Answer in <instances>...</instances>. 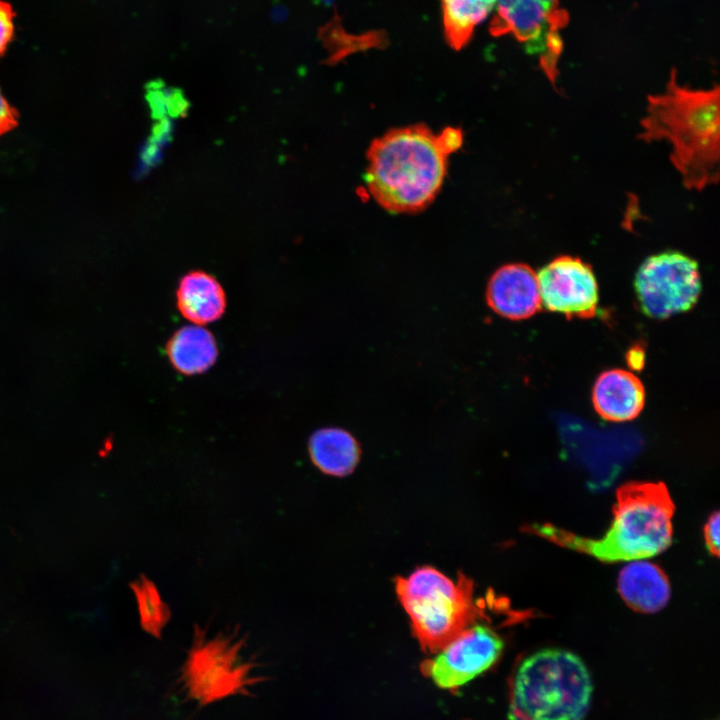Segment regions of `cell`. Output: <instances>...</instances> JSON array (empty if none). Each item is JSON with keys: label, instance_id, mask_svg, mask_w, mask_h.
I'll list each match as a JSON object with an SVG mask.
<instances>
[{"label": "cell", "instance_id": "20", "mask_svg": "<svg viewBox=\"0 0 720 720\" xmlns=\"http://www.w3.org/2000/svg\"><path fill=\"white\" fill-rule=\"evenodd\" d=\"M13 18L14 12L10 4L0 0V56L13 36Z\"/></svg>", "mask_w": 720, "mask_h": 720}, {"label": "cell", "instance_id": "7", "mask_svg": "<svg viewBox=\"0 0 720 720\" xmlns=\"http://www.w3.org/2000/svg\"><path fill=\"white\" fill-rule=\"evenodd\" d=\"M495 5L490 33L513 35L529 54L538 57L548 78L555 82L563 48L561 30L568 23L559 0H496Z\"/></svg>", "mask_w": 720, "mask_h": 720}, {"label": "cell", "instance_id": "1", "mask_svg": "<svg viewBox=\"0 0 720 720\" xmlns=\"http://www.w3.org/2000/svg\"><path fill=\"white\" fill-rule=\"evenodd\" d=\"M462 142V130L455 127L435 133L425 124H414L387 131L367 151L370 195L392 213L425 209L439 193L449 157Z\"/></svg>", "mask_w": 720, "mask_h": 720}, {"label": "cell", "instance_id": "3", "mask_svg": "<svg viewBox=\"0 0 720 720\" xmlns=\"http://www.w3.org/2000/svg\"><path fill=\"white\" fill-rule=\"evenodd\" d=\"M675 506L662 482H629L617 489L613 521L600 538H587L550 523L525 530L558 546L611 563L653 557L672 543Z\"/></svg>", "mask_w": 720, "mask_h": 720}, {"label": "cell", "instance_id": "19", "mask_svg": "<svg viewBox=\"0 0 720 720\" xmlns=\"http://www.w3.org/2000/svg\"><path fill=\"white\" fill-rule=\"evenodd\" d=\"M146 100L155 120L168 116H183L189 102L180 89L167 87L162 81H152L146 87Z\"/></svg>", "mask_w": 720, "mask_h": 720}, {"label": "cell", "instance_id": "9", "mask_svg": "<svg viewBox=\"0 0 720 720\" xmlns=\"http://www.w3.org/2000/svg\"><path fill=\"white\" fill-rule=\"evenodd\" d=\"M503 646L490 627L471 625L436 651L425 663V672L438 687L457 689L491 668Z\"/></svg>", "mask_w": 720, "mask_h": 720}, {"label": "cell", "instance_id": "23", "mask_svg": "<svg viewBox=\"0 0 720 720\" xmlns=\"http://www.w3.org/2000/svg\"><path fill=\"white\" fill-rule=\"evenodd\" d=\"M161 143L149 138L148 142L144 146V150L141 155V161L145 168L153 166L160 157Z\"/></svg>", "mask_w": 720, "mask_h": 720}, {"label": "cell", "instance_id": "8", "mask_svg": "<svg viewBox=\"0 0 720 720\" xmlns=\"http://www.w3.org/2000/svg\"><path fill=\"white\" fill-rule=\"evenodd\" d=\"M634 286L643 313L666 319L696 304L701 292L698 264L678 251L652 255L639 267Z\"/></svg>", "mask_w": 720, "mask_h": 720}, {"label": "cell", "instance_id": "12", "mask_svg": "<svg viewBox=\"0 0 720 720\" xmlns=\"http://www.w3.org/2000/svg\"><path fill=\"white\" fill-rule=\"evenodd\" d=\"M597 413L613 422L629 421L642 411L645 390L642 382L632 373L612 369L597 378L592 392Z\"/></svg>", "mask_w": 720, "mask_h": 720}, {"label": "cell", "instance_id": "21", "mask_svg": "<svg viewBox=\"0 0 720 720\" xmlns=\"http://www.w3.org/2000/svg\"><path fill=\"white\" fill-rule=\"evenodd\" d=\"M719 512L715 511L708 518L704 526V540L710 554L719 556V530H720Z\"/></svg>", "mask_w": 720, "mask_h": 720}, {"label": "cell", "instance_id": "13", "mask_svg": "<svg viewBox=\"0 0 720 720\" xmlns=\"http://www.w3.org/2000/svg\"><path fill=\"white\" fill-rule=\"evenodd\" d=\"M617 588L624 602L641 613H655L670 599V583L657 565L635 560L619 573Z\"/></svg>", "mask_w": 720, "mask_h": 720}, {"label": "cell", "instance_id": "10", "mask_svg": "<svg viewBox=\"0 0 720 720\" xmlns=\"http://www.w3.org/2000/svg\"><path fill=\"white\" fill-rule=\"evenodd\" d=\"M541 304L551 311L577 318L595 316L598 285L591 266L580 258L559 256L537 275Z\"/></svg>", "mask_w": 720, "mask_h": 720}, {"label": "cell", "instance_id": "6", "mask_svg": "<svg viewBox=\"0 0 720 720\" xmlns=\"http://www.w3.org/2000/svg\"><path fill=\"white\" fill-rule=\"evenodd\" d=\"M245 640L237 632L208 633L199 627L184 662L182 680L192 699L208 704L247 693L260 679L245 655Z\"/></svg>", "mask_w": 720, "mask_h": 720}, {"label": "cell", "instance_id": "15", "mask_svg": "<svg viewBox=\"0 0 720 720\" xmlns=\"http://www.w3.org/2000/svg\"><path fill=\"white\" fill-rule=\"evenodd\" d=\"M308 449L314 465L333 476L350 474L360 458L358 442L348 431L341 428L317 430L310 437Z\"/></svg>", "mask_w": 720, "mask_h": 720}, {"label": "cell", "instance_id": "4", "mask_svg": "<svg viewBox=\"0 0 720 720\" xmlns=\"http://www.w3.org/2000/svg\"><path fill=\"white\" fill-rule=\"evenodd\" d=\"M593 685L574 653L540 650L522 661L512 685L510 720H584Z\"/></svg>", "mask_w": 720, "mask_h": 720}, {"label": "cell", "instance_id": "17", "mask_svg": "<svg viewBox=\"0 0 720 720\" xmlns=\"http://www.w3.org/2000/svg\"><path fill=\"white\" fill-rule=\"evenodd\" d=\"M446 39L459 50L472 37L474 28L493 10L496 0H440Z\"/></svg>", "mask_w": 720, "mask_h": 720}, {"label": "cell", "instance_id": "14", "mask_svg": "<svg viewBox=\"0 0 720 720\" xmlns=\"http://www.w3.org/2000/svg\"><path fill=\"white\" fill-rule=\"evenodd\" d=\"M176 300L183 317L197 325L220 319L227 304L221 284L202 270L190 271L180 279Z\"/></svg>", "mask_w": 720, "mask_h": 720}, {"label": "cell", "instance_id": "2", "mask_svg": "<svg viewBox=\"0 0 720 720\" xmlns=\"http://www.w3.org/2000/svg\"><path fill=\"white\" fill-rule=\"evenodd\" d=\"M639 138L666 140L670 160L689 190L702 191L719 180V87L679 85L673 70L664 92L647 97Z\"/></svg>", "mask_w": 720, "mask_h": 720}, {"label": "cell", "instance_id": "22", "mask_svg": "<svg viewBox=\"0 0 720 720\" xmlns=\"http://www.w3.org/2000/svg\"><path fill=\"white\" fill-rule=\"evenodd\" d=\"M17 125L16 111L8 104L0 92V135Z\"/></svg>", "mask_w": 720, "mask_h": 720}, {"label": "cell", "instance_id": "16", "mask_svg": "<svg viewBox=\"0 0 720 720\" xmlns=\"http://www.w3.org/2000/svg\"><path fill=\"white\" fill-rule=\"evenodd\" d=\"M166 352L174 368L185 375L208 370L218 356L214 336L200 326H184L168 340Z\"/></svg>", "mask_w": 720, "mask_h": 720}, {"label": "cell", "instance_id": "11", "mask_svg": "<svg viewBox=\"0 0 720 720\" xmlns=\"http://www.w3.org/2000/svg\"><path fill=\"white\" fill-rule=\"evenodd\" d=\"M486 296L490 308L510 320L529 318L541 307L537 275L522 263L498 268L489 280Z\"/></svg>", "mask_w": 720, "mask_h": 720}, {"label": "cell", "instance_id": "18", "mask_svg": "<svg viewBox=\"0 0 720 720\" xmlns=\"http://www.w3.org/2000/svg\"><path fill=\"white\" fill-rule=\"evenodd\" d=\"M130 587L135 595L143 630L159 638L171 617L168 605L155 584L146 576H140Z\"/></svg>", "mask_w": 720, "mask_h": 720}, {"label": "cell", "instance_id": "5", "mask_svg": "<svg viewBox=\"0 0 720 720\" xmlns=\"http://www.w3.org/2000/svg\"><path fill=\"white\" fill-rule=\"evenodd\" d=\"M396 593L423 648L436 652L472 625L483 608L473 599V582L460 574L453 581L433 567L398 577Z\"/></svg>", "mask_w": 720, "mask_h": 720}]
</instances>
